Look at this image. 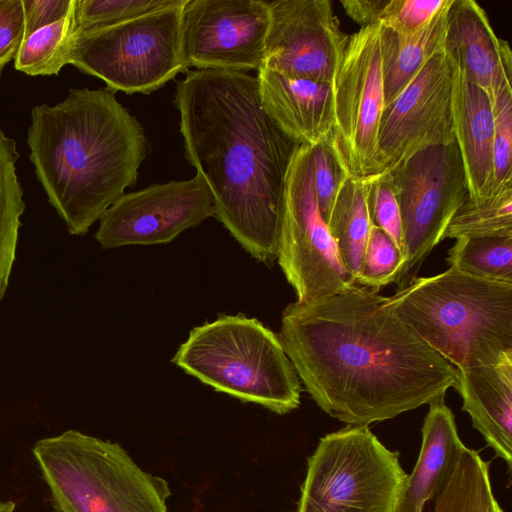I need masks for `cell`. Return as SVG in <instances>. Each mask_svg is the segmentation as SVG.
<instances>
[{"mask_svg": "<svg viewBox=\"0 0 512 512\" xmlns=\"http://www.w3.org/2000/svg\"><path fill=\"white\" fill-rule=\"evenodd\" d=\"M278 336L312 399L347 426L395 418L457 385V369L364 286L289 304Z\"/></svg>", "mask_w": 512, "mask_h": 512, "instance_id": "6da1fadb", "label": "cell"}, {"mask_svg": "<svg viewBox=\"0 0 512 512\" xmlns=\"http://www.w3.org/2000/svg\"><path fill=\"white\" fill-rule=\"evenodd\" d=\"M185 157L207 182L215 217L256 260L277 257L286 178L297 148L249 73L187 70L176 83Z\"/></svg>", "mask_w": 512, "mask_h": 512, "instance_id": "7a4b0ae2", "label": "cell"}, {"mask_svg": "<svg viewBox=\"0 0 512 512\" xmlns=\"http://www.w3.org/2000/svg\"><path fill=\"white\" fill-rule=\"evenodd\" d=\"M29 159L71 235H85L134 186L147 156L140 121L107 88H72L31 110Z\"/></svg>", "mask_w": 512, "mask_h": 512, "instance_id": "3957f363", "label": "cell"}, {"mask_svg": "<svg viewBox=\"0 0 512 512\" xmlns=\"http://www.w3.org/2000/svg\"><path fill=\"white\" fill-rule=\"evenodd\" d=\"M387 304L457 369L512 357V283L450 267L434 276L411 278L387 297Z\"/></svg>", "mask_w": 512, "mask_h": 512, "instance_id": "277c9868", "label": "cell"}, {"mask_svg": "<svg viewBox=\"0 0 512 512\" xmlns=\"http://www.w3.org/2000/svg\"><path fill=\"white\" fill-rule=\"evenodd\" d=\"M172 362L216 391L280 415L300 404L301 382L279 336L256 318L223 315L195 327Z\"/></svg>", "mask_w": 512, "mask_h": 512, "instance_id": "5b68a950", "label": "cell"}, {"mask_svg": "<svg viewBox=\"0 0 512 512\" xmlns=\"http://www.w3.org/2000/svg\"><path fill=\"white\" fill-rule=\"evenodd\" d=\"M32 453L55 512H168V482L116 442L70 429L39 439Z\"/></svg>", "mask_w": 512, "mask_h": 512, "instance_id": "8992f818", "label": "cell"}, {"mask_svg": "<svg viewBox=\"0 0 512 512\" xmlns=\"http://www.w3.org/2000/svg\"><path fill=\"white\" fill-rule=\"evenodd\" d=\"M407 474L368 426L322 437L308 457L297 512H394Z\"/></svg>", "mask_w": 512, "mask_h": 512, "instance_id": "52a82bcc", "label": "cell"}, {"mask_svg": "<svg viewBox=\"0 0 512 512\" xmlns=\"http://www.w3.org/2000/svg\"><path fill=\"white\" fill-rule=\"evenodd\" d=\"M179 5L76 34L69 64L106 88L150 94L183 71Z\"/></svg>", "mask_w": 512, "mask_h": 512, "instance_id": "ba28073f", "label": "cell"}, {"mask_svg": "<svg viewBox=\"0 0 512 512\" xmlns=\"http://www.w3.org/2000/svg\"><path fill=\"white\" fill-rule=\"evenodd\" d=\"M386 173L402 219L403 261L393 282L401 288L443 240L453 216L469 198L468 182L456 142L418 151Z\"/></svg>", "mask_w": 512, "mask_h": 512, "instance_id": "9c48e42d", "label": "cell"}, {"mask_svg": "<svg viewBox=\"0 0 512 512\" xmlns=\"http://www.w3.org/2000/svg\"><path fill=\"white\" fill-rule=\"evenodd\" d=\"M276 259L297 302L338 294L357 284L321 216L311 146L306 144L297 148L288 170Z\"/></svg>", "mask_w": 512, "mask_h": 512, "instance_id": "30bf717a", "label": "cell"}, {"mask_svg": "<svg viewBox=\"0 0 512 512\" xmlns=\"http://www.w3.org/2000/svg\"><path fill=\"white\" fill-rule=\"evenodd\" d=\"M383 27L350 35L332 82L336 152L353 178L375 175L377 134L384 103Z\"/></svg>", "mask_w": 512, "mask_h": 512, "instance_id": "8fae6325", "label": "cell"}, {"mask_svg": "<svg viewBox=\"0 0 512 512\" xmlns=\"http://www.w3.org/2000/svg\"><path fill=\"white\" fill-rule=\"evenodd\" d=\"M454 70L443 48L438 50L384 107L377 134L375 175L391 171L418 151L455 142Z\"/></svg>", "mask_w": 512, "mask_h": 512, "instance_id": "7c38bea8", "label": "cell"}, {"mask_svg": "<svg viewBox=\"0 0 512 512\" xmlns=\"http://www.w3.org/2000/svg\"><path fill=\"white\" fill-rule=\"evenodd\" d=\"M270 12L263 0H187L181 13L185 69L248 73L262 66Z\"/></svg>", "mask_w": 512, "mask_h": 512, "instance_id": "4fadbf2b", "label": "cell"}, {"mask_svg": "<svg viewBox=\"0 0 512 512\" xmlns=\"http://www.w3.org/2000/svg\"><path fill=\"white\" fill-rule=\"evenodd\" d=\"M214 215L213 194L196 173L124 193L100 217L95 238L104 249L169 243Z\"/></svg>", "mask_w": 512, "mask_h": 512, "instance_id": "5bb4252c", "label": "cell"}, {"mask_svg": "<svg viewBox=\"0 0 512 512\" xmlns=\"http://www.w3.org/2000/svg\"><path fill=\"white\" fill-rule=\"evenodd\" d=\"M267 3L270 21L261 67L287 77L332 84L349 36L340 29L331 1Z\"/></svg>", "mask_w": 512, "mask_h": 512, "instance_id": "9a60e30c", "label": "cell"}, {"mask_svg": "<svg viewBox=\"0 0 512 512\" xmlns=\"http://www.w3.org/2000/svg\"><path fill=\"white\" fill-rule=\"evenodd\" d=\"M443 50L472 84L492 103L512 90V52L493 31L486 12L473 0H452L446 20Z\"/></svg>", "mask_w": 512, "mask_h": 512, "instance_id": "2e32d148", "label": "cell"}, {"mask_svg": "<svg viewBox=\"0 0 512 512\" xmlns=\"http://www.w3.org/2000/svg\"><path fill=\"white\" fill-rule=\"evenodd\" d=\"M262 105L278 126L300 144L315 146L332 135V84L293 78L259 68Z\"/></svg>", "mask_w": 512, "mask_h": 512, "instance_id": "e0dca14e", "label": "cell"}, {"mask_svg": "<svg viewBox=\"0 0 512 512\" xmlns=\"http://www.w3.org/2000/svg\"><path fill=\"white\" fill-rule=\"evenodd\" d=\"M457 369V368H456ZM462 410L496 457L512 470V357L494 365L457 369Z\"/></svg>", "mask_w": 512, "mask_h": 512, "instance_id": "ac0fdd59", "label": "cell"}, {"mask_svg": "<svg viewBox=\"0 0 512 512\" xmlns=\"http://www.w3.org/2000/svg\"><path fill=\"white\" fill-rule=\"evenodd\" d=\"M444 399L429 404L419 456L406 477L394 512H424L426 503L435 499L448 483L466 447Z\"/></svg>", "mask_w": 512, "mask_h": 512, "instance_id": "d6986e66", "label": "cell"}, {"mask_svg": "<svg viewBox=\"0 0 512 512\" xmlns=\"http://www.w3.org/2000/svg\"><path fill=\"white\" fill-rule=\"evenodd\" d=\"M454 69L452 115L455 142L465 168L469 199L480 200L495 191L493 111L487 94Z\"/></svg>", "mask_w": 512, "mask_h": 512, "instance_id": "ffe728a7", "label": "cell"}, {"mask_svg": "<svg viewBox=\"0 0 512 512\" xmlns=\"http://www.w3.org/2000/svg\"><path fill=\"white\" fill-rule=\"evenodd\" d=\"M451 2L452 0H447L424 27L412 34L400 35L382 26L385 106L402 92L426 61L443 48L447 12Z\"/></svg>", "mask_w": 512, "mask_h": 512, "instance_id": "44dd1931", "label": "cell"}, {"mask_svg": "<svg viewBox=\"0 0 512 512\" xmlns=\"http://www.w3.org/2000/svg\"><path fill=\"white\" fill-rule=\"evenodd\" d=\"M368 177H349L327 223L346 270L357 283L372 221L368 208Z\"/></svg>", "mask_w": 512, "mask_h": 512, "instance_id": "7402d4cb", "label": "cell"}, {"mask_svg": "<svg viewBox=\"0 0 512 512\" xmlns=\"http://www.w3.org/2000/svg\"><path fill=\"white\" fill-rule=\"evenodd\" d=\"M18 159L16 142L0 128V301L9 285L25 210L16 171Z\"/></svg>", "mask_w": 512, "mask_h": 512, "instance_id": "603a6c76", "label": "cell"}, {"mask_svg": "<svg viewBox=\"0 0 512 512\" xmlns=\"http://www.w3.org/2000/svg\"><path fill=\"white\" fill-rule=\"evenodd\" d=\"M433 512H504L494 496L489 462L478 450L465 447Z\"/></svg>", "mask_w": 512, "mask_h": 512, "instance_id": "cb8c5ba5", "label": "cell"}, {"mask_svg": "<svg viewBox=\"0 0 512 512\" xmlns=\"http://www.w3.org/2000/svg\"><path fill=\"white\" fill-rule=\"evenodd\" d=\"M74 5L62 19L25 36L14 59L16 70L29 76L57 75L69 64L77 34Z\"/></svg>", "mask_w": 512, "mask_h": 512, "instance_id": "d4e9b609", "label": "cell"}, {"mask_svg": "<svg viewBox=\"0 0 512 512\" xmlns=\"http://www.w3.org/2000/svg\"><path fill=\"white\" fill-rule=\"evenodd\" d=\"M447 262L476 277L512 283V231L459 237Z\"/></svg>", "mask_w": 512, "mask_h": 512, "instance_id": "484cf974", "label": "cell"}, {"mask_svg": "<svg viewBox=\"0 0 512 512\" xmlns=\"http://www.w3.org/2000/svg\"><path fill=\"white\" fill-rule=\"evenodd\" d=\"M512 231V184L480 200L467 199L450 221L446 238Z\"/></svg>", "mask_w": 512, "mask_h": 512, "instance_id": "4316f807", "label": "cell"}, {"mask_svg": "<svg viewBox=\"0 0 512 512\" xmlns=\"http://www.w3.org/2000/svg\"><path fill=\"white\" fill-rule=\"evenodd\" d=\"M182 2L183 0H75L77 34L109 27Z\"/></svg>", "mask_w": 512, "mask_h": 512, "instance_id": "83f0119b", "label": "cell"}, {"mask_svg": "<svg viewBox=\"0 0 512 512\" xmlns=\"http://www.w3.org/2000/svg\"><path fill=\"white\" fill-rule=\"evenodd\" d=\"M314 187L321 216L327 224L338 195L351 177L333 144L332 135L311 147Z\"/></svg>", "mask_w": 512, "mask_h": 512, "instance_id": "f1b7e54d", "label": "cell"}, {"mask_svg": "<svg viewBox=\"0 0 512 512\" xmlns=\"http://www.w3.org/2000/svg\"><path fill=\"white\" fill-rule=\"evenodd\" d=\"M402 261V250L384 231L372 225L357 283L378 291L394 282Z\"/></svg>", "mask_w": 512, "mask_h": 512, "instance_id": "f546056e", "label": "cell"}, {"mask_svg": "<svg viewBox=\"0 0 512 512\" xmlns=\"http://www.w3.org/2000/svg\"><path fill=\"white\" fill-rule=\"evenodd\" d=\"M368 208L372 224L402 250L403 229L395 190L388 173L368 176Z\"/></svg>", "mask_w": 512, "mask_h": 512, "instance_id": "4dcf8cb0", "label": "cell"}, {"mask_svg": "<svg viewBox=\"0 0 512 512\" xmlns=\"http://www.w3.org/2000/svg\"><path fill=\"white\" fill-rule=\"evenodd\" d=\"M493 173L495 190L512 184V90L502 92L492 103Z\"/></svg>", "mask_w": 512, "mask_h": 512, "instance_id": "1f68e13d", "label": "cell"}, {"mask_svg": "<svg viewBox=\"0 0 512 512\" xmlns=\"http://www.w3.org/2000/svg\"><path fill=\"white\" fill-rule=\"evenodd\" d=\"M447 0H388L379 24L400 35L424 27Z\"/></svg>", "mask_w": 512, "mask_h": 512, "instance_id": "d6a6232c", "label": "cell"}, {"mask_svg": "<svg viewBox=\"0 0 512 512\" xmlns=\"http://www.w3.org/2000/svg\"><path fill=\"white\" fill-rule=\"evenodd\" d=\"M24 38L22 0H0V77Z\"/></svg>", "mask_w": 512, "mask_h": 512, "instance_id": "836d02e7", "label": "cell"}, {"mask_svg": "<svg viewBox=\"0 0 512 512\" xmlns=\"http://www.w3.org/2000/svg\"><path fill=\"white\" fill-rule=\"evenodd\" d=\"M74 0H22L24 37L65 17Z\"/></svg>", "mask_w": 512, "mask_h": 512, "instance_id": "e575fe53", "label": "cell"}, {"mask_svg": "<svg viewBox=\"0 0 512 512\" xmlns=\"http://www.w3.org/2000/svg\"><path fill=\"white\" fill-rule=\"evenodd\" d=\"M388 0H341L347 15L355 22L366 27L380 22Z\"/></svg>", "mask_w": 512, "mask_h": 512, "instance_id": "d590c367", "label": "cell"}, {"mask_svg": "<svg viewBox=\"0 0 512 512\" xmlns=\"http://www.w3.org/2000/svg\"><path fill=\"white\" fill-rule=\"evenodd\" d=\"M16 504L13 501L0 500V512H14Z\"/></svg>", "mask_w": 512, "mask_h": 512, "instance_id": "8d00e7d4", "label": "cell"}]
</instances>
